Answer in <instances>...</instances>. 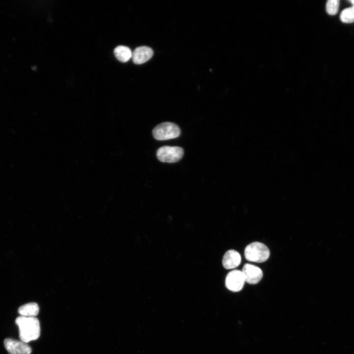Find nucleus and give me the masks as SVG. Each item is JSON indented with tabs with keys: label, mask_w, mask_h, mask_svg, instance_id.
Segmentation results:
<instances>
[{
	"label": "nucleus",
	"mask_w": 354,
	"mask_h": 354,
	"mask_svg": "<svg viewBox=\"0 0 354 354\" xmlns=\"http://www.w3.org/2000/svg\"><path fill=\"white\" fill-rule=\"evenodd\" d=\"M15 323L19 328L21 341L28 343L37 339L40 336V323L36 317L20 316L16 319Z\"/></svg>",
	"instance_id": "f257e3e1"
},
{
	"label": "nucleus",
	"mask_w": 354,
	"mask_h": 354,
	"mask_svg": "<svg viewBox=\"0 0 354 354\" xmlns=\"http://www.w3.org/2000/svg\"><path fill=\"white\" fill-rule=\"evenodd\" d=\"M270 251L268 247L260 242H254L248 244L245 248L244 256L250 262L263 263L269 258Z\"/></svg>",
	"instance_id": "f03ea898"
},
{
	"label": "nucleus",
	"mask_w": 354,
	"mask_h": 354,
	"mask_svg": "<svg viewBox=\"0 0 354 354\" xmlns=\"http://www.w3.org/2000/svg\"><path fill=\"white\" fill-rule=\"evenodd\" d=\"M154 138L159 141L178 137L180 134L179 127L171 122H165L156 126L152 130Z\"/></svg>",
	"instance_id": "7ed1b4c3"
},
{
	"label": "nucleus",
	"mask_w": 354,
	"mask_h": 354,
	"mask_svg": "<svg viewBox=\"0 0 354 354\" xmlns=\"http://www.w3.org/2000/svg\"><path fill=\"white\" fill-rule=\"evenodd\" d=\"M184 151L179 147L165 146L159 148L156 155L159 160L163 162L175 163L182 157Z\"/></svg>",
	"instance_id": "20e7f679"
},
{
	"label": "nucleus",
	"mask_w": 354,
	"mask_h": 354,
	"mask_svg": "<svg viewBox=\"0 0 354 354\" xmlns=\"http://www.w3.org/2000/svg\"><path fill=\"white\" fill-rule=\"evenodd\" d=\"M245 282L241 271L238 270H233L229 272L225 279L226 287L232 292L241 291Z\"/></svg>",
	"instance_id": "39448f33"
},
{
	"label": "nucleus",
	"mask_w": 354,
	"mask_h": 354,
	"mask_svg": "<svg viewBox=\"0 0 354 354\" xmlns=\"http://www.w3.org/2000/svg\"><path fill=\"white\" fill-rule=\"evenodd\" d=\"M4 346L9 354H30L31 348L28 343L12 338L4 340Z\"/></svg>",
	"instance_id": "423d86ee"
},
{
	"label": "nucleus",
	"mask_w": 354,
	"mask_h": 354,
	"mask_svg": "<svg viewBox=\"0 0 354 354\" xmlns=\"http://www.w3.org/2000/svg\"><path fill=\"white\" fill-rule=\"evenodd\" d=\"M245 282L250 284H256L262 279L263 275L261 268L254 265L245 264L241 270Z\"/></svg>",
	"instance_id": "0eeeda50"
},
{
	"label": "nucleus",
	"mask_w": 354,
	"mask_h": 354,
	"mask_svg": "<svg viewBox=\"0 0 354 354\" xmlns=\"http://www.w3.org/2000/svg\"><path fill=\"white\" fill-rule=\"evenodd\" d=\"M153 50L147 46H141L136 48L132 52V60L137 64L148 61L153 56Z\"/></svg>",
	"instance_id": "6e6552de"
},
{
	"label": "nucleus",
	"mask_w": 354,
	"mask_h": 354,
	"mask_svg": "<svg viewBox=\"0 0 354 354\" xmlns=\"http://www.w3.org/2000/svg\"><path fill=\"white\" fill-rule=\"evenodd\" d=\"M241 263L240 255L234 250L227 251L222 259V264L226 269H233L237 267Z\"/></svg>",
	"instance_id": "1a4fd4ad"
},
{
	"label": "nucleus",
	"mask_w": 354,
	"mask_h": 354,
	"mask_svg": "<svg viewBox=\"0 0 354 354\" xmlns=\"http://www.w3.org/2000/svg\"><path fill=\"white\" fill-rule=\"evenodd\" d=\"M18 312L22 316L35 317L39 312V307L36 303L30 302L19 307Z\"/></svg>",
	"instance_id": "9d476101"
},
{
	"label": "nucleus",
	"mask_w": 354,
	"mask_h": 354,
	"mask_svg": "<svg viewBox=\"0 0 354 354\" xmlns=\"http://www.w3.org/2000/svg\"><path fill=\"white\" fill-rule=\"evenodd\" d=\"M114 52L117 59L122 62L128 61L132 56V52L130 48L125 46H117Z\"/></svg>",
	"instance_id": "9b49d317"
},
{
	"label": "nucleus",
	"mask_w": 354,
	"mask_h": 354,
	"mask_svg": "<svg viewBox=\"0 0 354 354\" xmlns=\"http://www.w3.org/2000/svg\"><path fill=\"white\" fill-rule=\"evenodd\" d=\"M340 20L345 23L354 22V6L343 10L340 16Z\"/></svg>",
	"instance_id": "f8f14e48"
},
{
	"label": "nucleus",
	"mask_w": 354,
	"mask_h": 354,
	"mask_svg": "<svg viewBox=\"0 0 354 354\" xmlns=\"http://www.w3.org/2000/svg\"><path fill=\"white\" fill-rule=\"evenodd\" d=\"M339 0H329L326 4V11L330 15L336 14L338 10Z\"/></svg>",
	"instance_id": "ddd939ff"
},
{
	"label": "nucleus",
	"mask_w": 354,
	"mask_h": 354,
	"mask_svg": "<svg viewBox=\"0 0 354 354\" xmlns=\"http://www.w3.org/2000/svg\"><path fill=\"white\" fill-rule=\"evenodd\" d=\"M350 2L352 3L353 6H354V0H351Z\"/></svg>",
	"instance_id": "4468645a"
}]
</instances>
